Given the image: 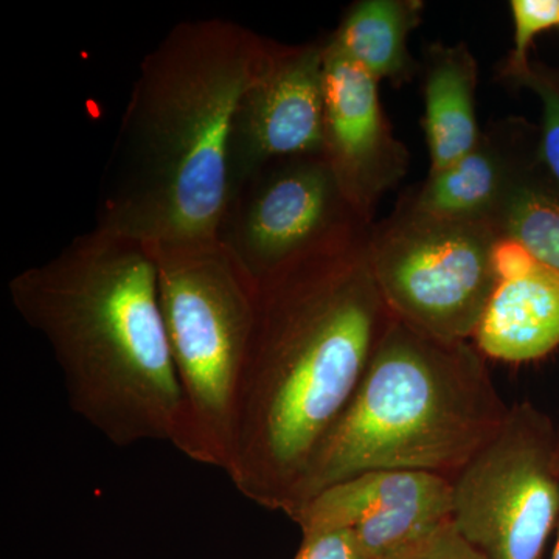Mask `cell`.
Here are the masks:
<instances>
[{
	"label": "cell",
	"instance_id": "obj_1",
	"mask_svg": "<svg viewBox=\"0 0 559 559\" xmlns=\"http://www.w3.org/2000/svg\"><path fill=\"white\" fill-rule=\"evenodd\" d=\"M369 237L320 250L259 282L226 474L261 509H288L395 318L371 272Z\"/></svg>",
	"mask_w": 559,
	"mask_h": 559
},
{
	"label": "cell",
	"instance_id": "obj_2",
	"mask_svg": "<svg viewBox=\"0 0 559 559\" xmlns=\"http://www.w3.org/2000/svg\"><path fill=\"white\" fill-rule=\"evenodd\" d=\"M274 40L237 22H179L143 58L97 202L95 229L146 246L218 237L242 94Z\"/></svg>",
	"mask_w": 559,
	"mask_h": 559
},
{
	"label": "cell",
	"instance_id": "obj_3",
	"mask_svg": "<svg viewBox=\"0 0 559 559\" xmlns=\"http://www.w3.org/2000/svg\"><path fill=\"white\" fill-rule=\"evenodd\" d=\"M14 310L47 341L70 407L116 447L182 440V388L143 242L94 229L9 283Z\"/></svg>",
	"mask_w": 559,
	"mask_h": 559
},
{
	"label": "cell",
	"instance_id": "obj_4",
	"mask_svg": "<svg viewBox=\"0 0 559 559\" xmlns=\"http://www.w3.org/2000/svg\"><path fill=\"white\" fill-rule=\"evenodd\" d=\"M509 411L476 345L441 340L393 318L285 514L367 471H421L452 479L498 432Z\"/></svg>",
	"mask_w": 559,
	"mask_h": 559
},
{
	"label": "cell",
	"instance_id": "obj_5",
	"mask_svg": "<svg viewBox=\"0 0 559 559\" xmlns=\"http://www.w3.org/2000/svg\"><path fill=\"white\" fill-rule=\"evenodd\" d=\"M148 248L186 406L178 451L226 473L260 283L218 238Z\"/></svg>",
	"mask_w": 559,
	"mask_h": 559
},
{
	"label": "cell",
	"instance_id": "obj_6",
	"mask_svg": "<svg viewBox=\"0 0 559 559\" xmlns=\"http://www.w3.org/2000/svg\"><path fill=\"white\" fill-rule=\"evenodd\" d=\"M498 240L489 224L440 218L401 200L371 226V272L396 319L441 340L469 341L498 285Z\"/></svg>",
	"mask_w": 559,
	"mask_h": 559
},
{
	"label": "cell",
	"instance_id": "obj_7",
	"mask_svg": "<svg viewBox=\"0 0 559 559\" xmlns=\"http://www.w3.org/2000/svg\"><path fill=\"white\" fill-rule=\"evenodd\" d=\"M452 524L487 559H543L559 525V430L528 401L451 479Z\"/></svg>",
	"mask_w": 559,
	"mask_h": 559
},
{
	"label": "cell",
	"instance_id": "obj_8",
	"mask_svg": "<svg viewBox=\"0 0 559 559\" xmlns=\"http://www.w3.org/2000/svg\"><path fill=\"white\" fill-rule=\"evenodd\" d=\"M371 226L349 204L323 154H316L275 162L240 183L216 238L260 282Z\"/></svg>",
	"mask_w": 559,
	"mask_h": 559
},
{
	"label": "cell",
	"instance_id": "obj_9",
	"mask_svg": "<svg viewBox=\"0 0 559 559\" xmlns=\"http://www.w3.org/2000/svg\"><path fill=\"white\" fill-rule=\"evenodd\" d=\"M323 127L325 39L297 46L272 44L270 60L235 112L231 193L267 165L323 154Z\"/></svg>",
	"mask_w": 559,
	"mask_h": 559
},
{
	"label": "cell",
	"instance_id": "obj_10",
	"mask_svg": "<svg viewBox=\"0 0 559 559\" xmlns=\"http://www.w3.org/2000/svg\"><path fill=\"white\" fill-rule=\"evenodd\" d=\"M452 484L421 471H367L331 485L288 514L301 535L349 530L367 559H380L447 524Z\"/></svg>",
	"mask_w": 559,
	"mask_h": 559
},
{
	"label": "cell",
	"instance_id": "obj_11",
	"mask_svg": "<svg viewBox=\"0 0 559 559\" xmlns=\"http://www.w3.org/2000/svg\"><path fill=\"white\" fill-rule=\"evenodd\" d=\"M323 157L349 204L373 223L378 202L409 170V151L382 108L380 83L325 36Z\"/></svg>",
	"mask_w": 559,
	"mask_h": 559
},
{
	"label": "cell",
	"instance_id": "obj_12",
	"mask_svg": "<svg viewBox=\"0 0 559 559\" xmlns=\"http://www.w3.org/2000/svg\"><path fill=\"white\" fill-rule=\"evenodd\" d=\"M540 156L538 124L509 117L481 130L468 154L403 198L418 212L440 218L484 223L492 221L522 171Z\"/></svg>",
	"mask_w": 559,
	"mask_h": 559
},
{
	"label": "cell",
	"instance_id": "obj_13",
	"mask_svg": "<svg viewBox=\"0 0 559 559\" xmlns=\"http://www.w3.org/2000/svg\"><path fill=\"white\" fill-rule=\"evenodd\" d=\"M488 358L528 362L559 347V272L535 259L498 277L473 337Z\"/></svg>",
	"mask_w": 559,
	"mask_h": 559
},
{
	"label": "cell",
	"instance_id": "obj_14",
	"mask_svg": "<svg viewBox=\"0 0 559 559\" xmlns=\"http://www.w3.org/2000/svg\"><path fill=\"white\" fill-rule=\"evenodd\" d=\"M419 70L429 173H439L468 154L480 138L476 114L479 64L466 44L436 43L426 47Z\"/></svg>",
	"mask_w": 559,
	"mask_h": 559
},
{
	"label": "cell",
	"instance_id": "obj_15",
	"mask_svg": "<svg viewBox=\"0 0 559 559\" xmlns=\"http://www.w3.org/2000/svg\"><path fill=\"white\" fill-rule=\"evenodd\" d=\"M421 0H358L342 14L330 39L378 83L401 86L415 79L419 62L409 50V39L421 24Z\"/></svg>",
	"mask_w": 559,
	"mask_h": 559
},
{
	"label": "cell",
	"instance_id": "obj_16",
	"mask_svg": "<svg viewBox=\"0 0 559 559\" xmlns=\"http://www.w3.org/2000/svg\"><path fill=\"white\" fill-rule=\"evenodd\" d=\"M492 229L499 238L518 242L540 264L559 272V183L543 153L511 187Z\"/></svg>",
	"mask_w": 559,
	"mask_h": 559
},
{
	"label": "cell",
	"instance_id": "obj_17",
	"mask_svg": "<svg viewBox=\"0 0 559 559\" xmlns=\"http://www.w3.org/2000/svg\"><path fill=\"white\" fill-rule=\"evenodd\" d=\"M513 47L499 73L511 84L528 68L530 49L540 33L559 27V0H511Z\"/></svg>",
	"mask_w": 559,
	"mask_h": 559
},
{
	"label": "cell",
	"instance_id": "obj_18",
	"mask_svg": "<svg viewBox=\"0 0 559 559\" xmlns=\"http://www.w3.org/2000/svg\"><path fill=\"white\" fill-rule=\"evenodd\" d=\"M536 95L540 105V153L547 168L559 183V68L532 61L513 81Z\"/></svg>",
	"mask_w": 559,
	"mask_h": 559
},
{
	"label": "cell",
	"instance_id": "obj_19",
	"mask_svg": "<svg viewBox=\"0 0 559 559\" xmlns=\"http://www.w3.org/2000/svg\"><path fill=\"white\" fill-rule=\"evenodd\" d=\"M380 559H487L460 535L452 521Z\"/></svg>",
	"mask_w": 559,
	"mask_h": 559
},
{
	"label": "cell",
	"instance_id": "obj_20",
	"mask_svg": "<svg viewBox=\"0 0 559 559\" xmlns=\"http://www.w3.org/2000/svg\"><path fill=\"white\" fill-rule=\"evenodd\" d=\"M294 559H367L349 530L305 535Z\"/></svg>",
	"mask_w": 559,
	"mask_h": 559
},
{
	"label": "cell",
	"instance_id": "obj_21",
	"mask_svg": "<svg viewBox=\"0 0 559 559\" xmlns=\"http://www.w3.org/2000/svg\"><path fill=\"white\" fill-rule=\"evenodd\" d=\"M558 538L557 546H555L554 555H551V559H559V525H558Z\"/></svg>",
	"mask_w": 559,
	"mask_h": 559
}]
</instances>
